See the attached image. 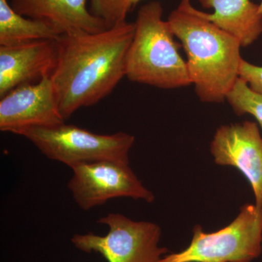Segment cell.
Instances as JSON below:
<instances>
[{"mask_svg":"<svg viewBox=\"0 0 262 262\" xmlns=\"http://www.w3.org/2000/svg\"><path fill=\"white\" fill-rule=\"evenodd\" d=\"M213 13L202 11L203 16L237 39L241 47L251 46L262 34L259 5L251 0H199Z\"/></svg>","mask_w":262,"mask_h":262,"instance_id":"cell-12","label":"cell"},{"mask_svg":"<svg viewBox=\"0 0 262 262\" xmlns=\"http://www.w3.org/2000/svg\"><path fill=\"white\" fill-rule=\"evenodd\" d=\"M168 22L187 55L188 72L196 96L205 103H222L239 77L241 45L196 9L181 0Z\"/></svg>","mask_w":262,"mask_h":262,"instance_id":"cell-2","label":"cell"},{"mask_svg":"<svg viewBox=\"0 0 262 262\" xmlns=\"http://www.w3.org/2000/svg\"><path fill=\"white\" fill-rule=\"evenodd\" d=\"M57 55V39L0 46V98L16 88L51 76Z\"/></svg>","mask_w":262,"mask_h":262,"instance_id":"cell-10","label":"cell"},{"mask_svg":"<svg viewBox=\"0 0 262 262\" xmlns=\"http://www.w3.org/2000/svg\"><path fill=\"white\" fill-rule=\"evenodd\" d=\"M60 36L48 24L19 14L8 0H0V46L58 39Z\"/></svg>","mask_w":262,"mask_h":262,"instance_id":"cell-13","label":"cell"},{"mask_svg":"<svg viewBox=\"0 0 262 262\" xmlns=\"http://www.w3.org/2000/svg\"><path fill=\"white\" fill-rule=\"evenodd\" d=\"M97 222L107 226L108 234H76L71 239L76 248L101 253L108 262H158L167 252L166 248L158 246L161 229L154 222H136L114 213Z\"/></svg>","mask_w":262,"mask_h":262,"instance_id":"cell-6","label":"cell"},{"mask_svg":"<svg viewBox=\"0 0 262 262\" xmlns=\"http://www.w3.org/2000/svg\"><path fill=\"white\" fill-rule=\"evenodd\" d=\"M19 136L32 142L49 159L72 168L78 164L113 160L129 164L135 138L125 132L98 134L65 122L26 129Z\"/></svg>","mask_w":262,"mask_h":262,"instance_id":"cell-4","label":"cell"},{"mask_svg":"<svg viewBox=\"0 0 262 262\" xmlns=\"http://www.w3.org/2000/svg\"><path fill=\"white\" fill-rule=\"evenodd\" d=\"M65 122L51 76L16 88L0 98V130L18 135L32 127Z\"/></svg>","mask_w":262,"mask_h":262,"instance_id":"cell-8","label":"cell"},{"mask_svg":"<svg viewBox=\"0 0 262 262\" xmlns=\"http://www.w3.org/2000/svg\"><path fill=\"white\" fill-rule=\"evenodd\" d=\"M262 251V206L246 204L223 229L206 233L201 226L193 229L190 245L158 262H251Z\"/></svg>","mask_w":262,"mask_h":262,"instance_id":"cell-5","label":"cell"},{"mask_svg":"<svg viewBox=\"0 0 262 262\" xmlns=\"http://www.w3.org/2000/svg\"><path fill=\"white\" fill-rule=\"evenodd\" d=\"M89 0H11L19 14L41 20L60 35L76 32H99L108 29L101 19L92 14Z\"/></svg>","mask_w":262,"mask_h":262,"instance_id":"cell-11","label":"cell"},{"mask_svg":"<svg viewBox=\"0 0 262 262\" xmlns=\"http://www.w3.org/2000/svg\"><path fill=\"white\" fill-rule=\"evenodd\" d=\"M258 5H259L260 13H261V14H262V0H261V3H260V4H258Z\"/></svg>","mask_w":262,"mask_h":262,"instance_id":"cell-17","label":"cell"},{"mask_svg":"<svg viewBox=\"0 0 262 262\" xmlns=\"http://www.w3.org/2000/svg\"><path fill=\"white\" fill-rule=\"evenodd\" d=\"M135 24L125 21L99 32H76L57 39L51 76L64 120L106 98L125 77Z\"/></svg>","mask_w":262,"mask_h":262,"instance_id":"cell-1","label":"cell"},{"mask_svg":"<svg viewBox=\"0 0 262 262\" xmlns=\"http://www.w3.org/2000/svg\"><path fill=\"white\" fill-rule=\"evenodd\" d=\"M142 0H89V9L108 28L127 21V17Z\"/></svg>","mask_w":262,"mask_h":262,"instance_id":"cell-15","label":"cell"},{"mask_svg":"<svg viewBox=\"0 0 262 262\" xmlns=\"http://www.w3.org/2000/svg\"><path fill=\"white\" fill-rule=\"evenodd\" d=\"M211 152L217 165L234 167L244 174L252 188L255 204L262 206V136L257 122L219 127Z\"/></svg>","mask_w":262,"mask_h":262,"instance_id":"cell-9","label":"cell"},{"mask_svg":"<svg viewBox=\"0 0 262 262\" xmlns=\"http://www.w3.org/2000/svg\"><path fill=\"white\" fill-rule=\"evenodd\" d=\"M239 77L250 89L262 95V66L254 65L243 59L239 67Z\"/></svg>","mask_w":262,"mask_h":262,"instance_id":"cell-16","label":"cell"},{"mask_svg":"<svg viewBox=\"0 0 262 262\" xmlns=\"http://www.w3.org/2000/svg\"><path fill=\"white\" fill-rule=\"evenodd\" d=\"M69 189L83 211L115 198H129L152 203L155 195L138 179L129 164L101 160L74 165Z\"/></svg>","mask_w":262,"mask_h":262,"instance_id":"cell-7","label":"cell"},{"mask_svg":"<svg viewBox=\"0 0 262 262\" xmlns=\"http://www.w3.org/2000/svg\"><path fill=\"white\" fill-rule=\"evenodd\" d=\"M227 101L238 116L250 115L254 117L262 130V95L250 89L241 77L227 95Z\"/></svg>","mask_w":262,"mask_h":262,"instance_id":"cell-14","label":"cell"},{"mask_svg":"<svg viewBox=\"0 0 262 262\" xmlns=\"http://www.w3.org/2000/svg\"><path fill=\"white\" fill-rule=\"evenodd\" d=\"M135 32L126 56L125 77L131 82L162 89L187 87L191 83L187 61L179 51L163 5L151 1L138 11Z\"/></svg>","mask_w":262,"mask_h":262,"instance_id":"cell-3","label":"cell"}]
</instances>
